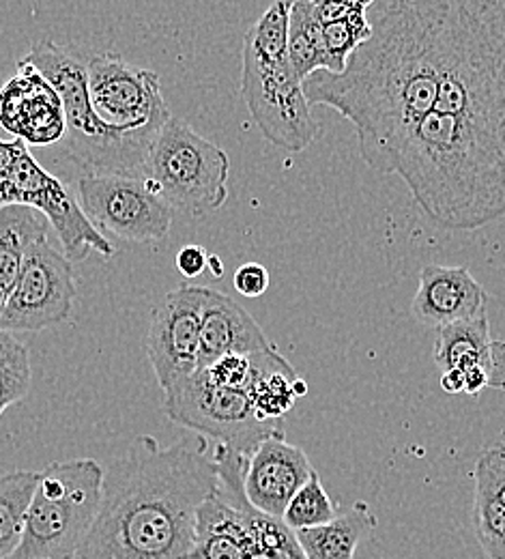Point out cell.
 Returning <instances> with one entry per match:
<instances>
[{
	"mask_svg": "<svg viewBox=\"0 0 505 559\" xmlns=\"http://www.w3.org/2000/svg\"><path fill=\"white\" fill-rule=\"evenodd\" d=\"M164 414L190 432L207 437L216 448L245 459L265 439L285 435L282 421H263L256 416L245 388L219 383L205 368L164 394Z\"/></svg>",
	"mask_w": 505,
	"mask_h": 559,
	"instance_id": "obj_7",
	"label": "cell"
},
{
	"mask_svg": "<svg viewBox=\"0 0 505 559\" xmlns=\"http://www.w3.org/2000/svg\"><path fill=\"white\" fill-rule=\"evenodd\" d=\"M228 153L216 142L170 117L153 142L143 177L148 188L172 211L203 217L224 207L228 199Z\"/></svg>",
	"mask_w": 505,
	"mask_h": 559,
	"instance_id": "obj_6",
	"label": "cell"
},
{
	"mask_svg": "<svg viewBox=\"0 0 505 559\" xmlns=\"http://www.w3.org/2000/svg\"><path fill=\"white\" fill-rule=\"evenodd\" d=\"M254 317L214 288L205 290L201 323V368L228 355H254L274 349Z\"/></svg>",
	"mask_w": 505,
	"mask_h": 559,
	"instance_id": "obj_16",
	"label": "cell"
},
{
	"mask_svg": "<svg viewBox=\"0 0 505 559\" xmlns=\"http://www.w3.org/2000/svg\"><path fill=\"white\" fill-rule=\"evenodd\" d=\"M254 532L258 543L256 559H308L294 532L285 525L282 519L254 512Z\"/></svg>",
	"mask_w": 505,
	"mask_h": 559,
	"instance_id": "obj_25",
	"label": "cell"
},
{
	"mask_svg": "<svg viewBox=\"0 0 505 559\" xmlns=\"http://www.w3.org/2000/svg\"><path fill=\"white\" fill-rule=\"evenodd\" d=\"M41 472H11L0 476V559H9L22 543L26 512Z\"/></svg>",
	"mask_w": 505,
	"mask_h": 559,
	"instance_id": "obj_20",
	"label": "cell"
},
{
	"mask_svg": "<svg viewBox=\"0 0 505 559\" xmlns=\"http://www.w3.org/2000/svg\"><path fill=\"white\" fill-rule=\"evenodd\" d=\"M297 0H272L243 39L241 97L272 144L299 153L318 136V123L289 59L290 9Z\"/></svg>",
	"mask_w": 505,
	"mask_h": 559,
	"instance_id": "obj_3",
	"label": "cell"
},
{
	"mask_svg": "<svg viewBox=\"0 0 505 559\" xmlns=\"http://www.w3.org/2000/svg\"><path fill=\"white\" fill-rule=\"evenodd\" d=\"M11 205L39 211L48 219L52 233H57L63 252L72 263L84 261L91 252L104 259L117 254L115 243L93 226L63 181L50 175L28 148L22 153L17 164Z\"/></svg>",
	"mask_w": 505,
	"mask_h": 559,
	"instance_id": "obj_12",
	"label": "cell"
},
{
	"mask_svg": "<svg viewBox=\"0 0 505 559\" xmlns=\"http://www.w3.org/2000/svg\"><path fill=\"white\" fill-rule=\"evenodd\" d=\"M88 95L95 115L112 130L155 140L172 117L159 75L136 68L117 55H88Z\"/></svg>",
	"mask_w": 505,
	"mask_h": 559,
	"instance_id": "obj_8",
	"label": "cell"
},
{
	"mask_svg": "<svg viewBox=\"0 0 505 559\" xmlns=\"http://www.w3.org/2000/svg\"><path fill=\"white\" fill-rule=\"evenodd\" d=\"M209 265H212L214 276L219 278V276H221V263H219V259H217V257H209Z\"/></svg>",
	"mask_w": 505,
	"mask_h": 559,
	"instance_id": "obj_33",
	"label": "cell"
},
{
	"mask_svg": "<svg viewBox=\"0 0 505 559\" xmlns=\"http://www.w3.org/2000/svg\"><path fill=\"white\" fill-rule=\"evenodd\" d=\"M473 480L493 490L505 506V441L486 450L473 469Z\"/></svg>",
	"mask_w": 505,
	"mask_h": 559,
	"instance_id": "obj_26",
	"label": "cell"
},
{
	"mask_svg": "<svg viewBox=\"0 0 505 559\" xmlns=\"http://www.w3.org/2000/svg\"><path fill=\"white\" fill-rule=\"evenodd\" d=\"M177 270L185 278H199L209 270V254L201 246H183L177 254Z\"/></svg>",
	"mask_w": 505,
	"mask_h": 559,
	"instance_id": "obj_29",
	"label": "cell"
},
{
	"mask_svg": "<svg viewBox=\"0 0 505 559\" xmlns=\"http://www.w3.org/2000/svg\"><path fill=\"white\" fill-rule=\"evenodd\" d=\"M289 59L301 82L316 71H325L321 24L310 0H297L290 9Z\"/></svg>",
	"mask_w": 505,
	"mask_h": 559,
	"instance_id": "obj_21",
	"label": "cell"
},
{
	"mask_svg": "<svg viewBox=\"0 0 505 559\" xmlns=\"http://www.w3.org/2000/svg\"><path fill=\"white\" fill-rule=\"evenodd\" d=\"M338 514H340L338 506L332 501L329 492L321 483V476L314 472L308 478V483L290 499L282 521L292 532H299V530L325 525L334 521Z\"/></svg>",
	"mask_w": 505,
	"mask_h": 559,
	"instance_id": "obj_23",
	"label": "cell"
},
{
	"mask_svg": "<svg viewBox=\"0 0 505 559\" xmlns=\"http://www.w3.org/2000/svg\"><path fill=\"white\" fill-rule=\"evenodd\" d=\"M480 368L489 377V388L505 390V343H493L491 341Z\"/></svg>",
	"mask_w": 505,
	"mask_h": 559,
	"instance_id": "obj_30",
	"label": "cell"
},
{
	"mask_svg": "<svg viewBox=\"0 0 505 559\" xmlns=\"http://www.w3.org/2000/svg\"><path fill=\"white\" fill-rule=\"evenodd\" d=\"M31 353L11 332L0 330V416L31 390Z\"/></svg>",
	"mask_w": 505,
	"mask_h": 559,
	"instance_id": "obj_22",
	"label": "cell"
},
{
	"mask_svg": "<svg viewBox=\"0 0 505 559\" xmlns=\"http://www.w3.org/2000/svg\"><path fill=\"white\" fill-rule=\"evenodd\" d=\"M216 445L190 432L161 448L141 435L104 476L101 508L77 559H188L196 512L217 489Z\"/></svg>",
	"mask_w": 505,
	"mask_h": 559,
	"instance_id": "obj_2",
	"label": "cell"
},
{
	"mask_svg": "<svg viewBox=\"0 0 505 559\" xmlns=\"http://www.w3.org/2000/svg\"><path fill=\"white\" fill-rule=\"evenodd\" d=\"M205 286L183 284L151 312L146 357L164 394L201 368V323Z\"/></svg>",
	"mask_w": 505,
	"mask_h": 559,
	"instance_id": "obj_11",
	"label": "cell"
},
{
	"mask_svg": "<svg viewBox=\"0 0 505 559\" xmlns=\"http://www.w3.org/2000/svg\"><path fill=\"white\" fill-rule=\"evenodd\" d=\"M26 148L28 146L22 140L0 139V210L11 205L15 175H17V164H20V157H22V153Z\"/></svg>",
	"mask_w": 505,
	"mask_h": 559,
	"instance_id": "obj_27",
	"label": "cell"
},
{
	"mask_svg": "<svg viewBox=\"0 0 505 559\" xmlns=\"http://www.w3.org/2000/svg\"><path fill=\"white\" fill-rule=\"evenodd\" d=\"M75 295L72 261L44 235L26 252L20 278L0 314V330L26 334L65 323Z\"/></svg>",
	"mask_w": 505,
	"mask_h": 559,
	"instance_id": "obj_10",
	"label": "cell"
},
{
	"mask_svg": "<svg viewBox=\"0 0 505 559\" xmlns=\"http://www.w3.org/2000/svg\"><path fill=\"white\" fill-rule=\"evenodd\" d=\"M77 203L93 226L128 243H155L168 237L172 210L136 175H84Z\"/></svg>",
	"mask_w": 505,
	"mask_h": 559,
	"instance_id": "obj_9",
	"label": "cell"
},
{
	"mask_svg": "<svg viewBox=\"0 0 505 559\" xmlns=\"http://www.w3.org/2000/svg\"><path fill=\"white\" fill-rule=\"evenodd\" d=\"M376 530V516L365 501H358L334 521L294 532L308 559H356L361 540Z\"/></svg>",
	"mask_w": 505,
	"mask_h": 559,
	"instance_id": "obj_17",
	"label": "cell"
},
{
	"mask_svg": "<svg viewBox=\"0 0 505 559\" xmlns=\"http://www.w3.org/2000/svg\"><path fill=\"white\" fill-rule=\"evenodd\" d=\"M465 374V394H480L484 388H489V377L480 366H473L462 372Z\"/></svg>",
	"mask_w": 505,
	"mask_h": 559,
	"instance_id": "obj_31",
	"label": "cell"
},
{
	"mask_svg": "<svg viewBox=\"0 0 505 559\" xmlns=\"http://www.w3.org/2000/svg\"><path fill=\"white\" fill-rule=\"evenodd\" d=\"M50 233L48 219L24 205L0 210V314L20 278L28 248Z\"/></svg>",
	"mask_w": 505,
	"mask_h": 559,
	"instance_id": "obj_18",
	"label": "cell"
},
{
	"mask_svg": "<svg viewBox=\"0 0 505 559\" xmlns=\"http://www.w3.org/2000/svg\"><path fill=\"white\" fill-rule=\"evenodd\" d=\"M441 388L447 394L465 392V374L460 370H445L441 377Z\"/></svg>",
	"mask_w": 505,
	"mask_h": 559,
	"instance_id": "obj_32",
	"label": "cell"
},
{
	"mask_svg": "<svg viewBox=\"0 0 505 559\" xmlns=\"http://www.w3.org/2000/svg\"><path fill=\"white\" fill-rule=\"evenodd\" d=\"M104 476L93 459L48 465L31 499L22 543L9 559H77L101 508Z\"/></svg>",
	"mask_w": 505,
	"mask_h": 559,
	"instance_id": "obj_5",
	"label": "cell"
},
{
	"mask_svg": "<svg viewBox=\"0 0 505 559\" xmlns=\"http://www.w3.org/2000/svg\"><path fill=\"white\" fill-rule=\"evenodd\" d=\"M0 126L26 146L63 142V99L39 71L17 61V73L0 88Z\"/></svg>",
	"mask_w": 505,
	"mask_h": 559,
	"instance_id": "obj_13",
	"label": "cell"
},
{
	"mask_svg": "<svg viewBox=\"0 0 505 559\" xmlns=\"http://www.w3.org/2000/svg\"><path fill=\"white\" fill-rule=\"evenodd\" d=\"M489 310V295L467 267L426 265L411 304L413 317L429 328L476 319Z\"/></svg>",
	"mask_w": 505,
	"mask_h": 559,
	"instance_id": "obj_15",
	"label": "cell"
},
{
	"mask_svg": "<svg viewBox=\"0 0 505 559\" xmlns=\"http://www.w3.org/2000/svg\"><path fill=\"white\" fill-rule=\"evenodd\" d=\"M489 345H491V323H489V310H486L476 319L438 328L436 343H434V361L443 372L445 370L465 372L482 364Z\"/></svg>",
	"mask_w": 505,
	"mask_h": 559,
	"instance_id": "obj_19",
	"label": "cell"
},
{
	"mask_svg": "<svg viewBox=\"0 0 505 559\" xmlns=\"http://www.w3.org/2000/svg\"><path fill=\"white\" fill-rule=\"evenodd\" d=\"M476 534L489 559H505V506L495 492L476 483Z\"/></svg>",
	"mask_w": 505,
	"mask_h": 559,
	"instance_id": "obj_24",
	"label": "cell"
},
{
	"mask_svg": "<svg viewBox=\"0 0 505 559\" xmlns=\"http://www.w3.org/2000/svg\"><path fill=\"white\" fill-rule=\"evenodd\" d=\"M269 272L265 265L261 263H245L241 267H237L232 284L237 288V293H241L243 297H261L265 295V290L269 288Z\"/></svg>",
	"mask_w": 505,
	"mask_h": 559,
	"instance_id": "obj_28",
	"label": "cell"
},
{
	"mask_svg": "<svg viewBox=\"0 0 505 559\" xmlns=\"http://www.w3.org/2000/svg\"><path fill=\"white\" fill-rule=\"evenodd\" d=\"M20 63L39 71L61 95L68 126L63 146L86 175L143 173L155 140L121 134L95 115L88 95V55L72 46L37 41Z\"/></svg>",
	"mask_w": 505,
	"mask_h": 559,
	"instance_id": "obj_4",
	"label": "cell"
},
{
	"mask_svg": "<svg viewBox=\"0 0 505 559\" xmlns=\"http://www.w3.org/2000/svg\"><path fill=\"white\" fill-rule=\"evenodd\" d=\"M505 0H374L372 35L342 73L303 80L310 106L356 126L361 157L381 173L389 153L433 110L441 78L502 15Z\"/></svg>",
	"mask_w": 505,
	"mask_h": 559,
	"instance_id": "obj_1",
	"label": "cell"
},
{
	"mask_svg": "<svg viewBox=\"0 0 505 559\" xmlns=\"http://www.w3.org/2000/svg\"><path fill=\"white\" fill-rule=\"evenodd\" d=\"M314 472L308 454L299 445L289 443L287 435H274L248 459L243 490L258 512L282 519L294 492Z\"/></svg>",
	"mask_w": 505,
	"mask_h": 559,
	"instance_id": "obj_14",
	"label": "cell"
}]
</instances>
